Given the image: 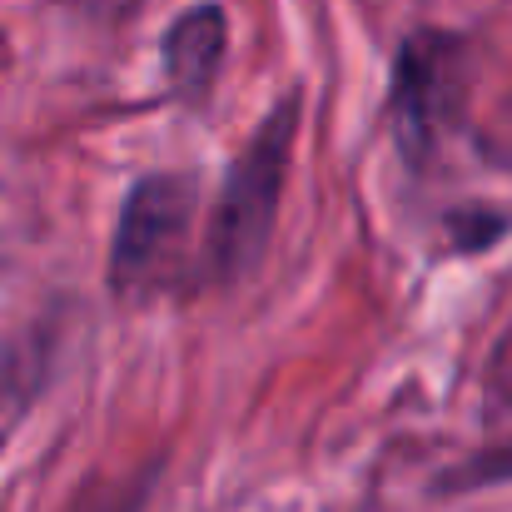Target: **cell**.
I'll return each mask as SVG.
<instances>
[{"mask_svg": "<svg viewBox=\"0 0 512 512\" xmlns=\"http://www.w3.org/2000/svg\"><path fill=\"white\" fill-rule=\"evenodd\" d=\"M498 483H512V438L498 443V448H483L473 453L468 463H458L453 473H443V493H473V488H498Z\"/></svg>", "mask_w": 512, "mask_h": 512, "instance_id": "5", "label": "cell"}, {"mask_svg": "<svg viewBox=\"0 0 512 512\" xmlns=\"http://www.w3.org/2000/svg\"><path fill=\"white\" fill-rule=\"evenodd\" d=\"M294 135H299V95H284L224 174V194H219V209L209 219V244H204V269L214 284H239L259 269L274 234L279 199H284Z\"/></svg>", "mask_w": 512, "mask_h": 512, "instance_id": "1", "label": "cell"}, {"mask_svg": "<svg viewBox=\"0 0 512 512\" xmlns=\"http://www.w3.org/2000/svg\"><path fill=\"white\" fill-rule=\"evenodd\" d=\"M468 105V45L448 30H413L393 65L388 125L413 165H428Z\"/></svg>", "mask_w": 512, "mask_h": 512, "instance_id": "3", "label": "cell"}, {"mask_svg": "<svg viewBox=\"0 0 512 512\" xmlns=\"http://www.w3.org/2000/svg\"><path fill=\"white\" fill-rule=\"evenodd\" d=\"M110 512H140V493H130V498H125L120 508H110Z\"/></svg>", "mask_w": 512, "mask_h": 512, "instance_id": "8", "label": "cell"}, {"mask_svg": "<svg viewBox=\"0 0 512 512\" xmlns=\"http://www.w3.org/2000/svg\"><path fill=\"white\" fill-rule=\"evenodd\" d=\"M194 209L199 189L189 174H145L130 189L110 249V284L120 299H150L179 284Z\"/></svg>", "mask_w": 512, "mask_h": 512, "instance_id": "2", "label": "cell"}, {"mask_svg": "<svg viewBox=\"0 0 512 512\" xmlns=\"http://www.w3.org/2000/svg\"><path fill=\"white\" fill-rule=\"evenodd\" d=\"M55 5L80 10V15H90V20H120V15H130L140 0H55Z\"/></svg>", "mask_w": 512, "mask_h": 512, "instance_id": "7", "label": "cell"}, {"mask_svg": "<svg viewBox=\"0 0 512 512\" xmlns=\"http://www.w3.org/2000/svg\"><path fill=\"white\" fill-rule=\"evenodd\" d=\"M483 398H488V413H512V324L498 334L493 353H488Z\"/></svg>", "mask_w": 512, "mask_h": 512, "instance_id": "6", "label": "cell"}, {"mask_svg": "<svg viewBox=\"0 0 512 512\" xmlns=\"http://www.w3.org/2000/svg\"><path fill=\"white\" fill-rule=\"evenodd\" d=\"M229 45V20L219 5H194L165 30V75L179 100H204Z\"/></svg>", "mask_w": 512, "mask_h": 512, "instance_id": "4", "label": "cell"}]
</instances>
